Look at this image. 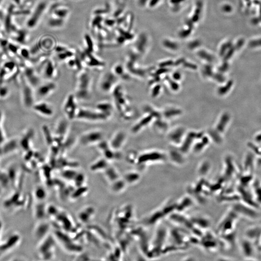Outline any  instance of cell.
Listing matches in <instances>:
<instances>
[{
  "label": "cell",
  "instance_id": "obj_15",
  "mask_svg": "<svg viewBox=\"0 0 261 261\" xmlns=\"http://www.w3.org/2000/svg\"><path fill=\"white\" fill-rule=\"evenodd\" d=\"M248 146L255 154L261 157V146L254 145L252 143H249Z\"/></svg>",
  "mask_w": 261,
  "mask_h": 261
},
{
  "label": "cell",
  "instance_id": "obj_9",
  "mask_svg": "<svg viewBox=\"0 0 261 261\" xmlns=\"http://www.w3.org/2000/svg\"><path fill=\"white\" fill-rule=\"evenodd\" d=\"M95 108L100 112L106 116L108 119L112 116L115 108L113 104L107 101H103L98 103Z\"/></svg>",
  "mask_w": 261,
  "mask_h": 261
},
{
  "label": "cell",
  "instance_id": "obj_3",
  "mask_svg": "<svg viewBox=\"0 0 261 261\" xmlns=\"http://www.w3.org/2000/svg\"><path fill=\"white\" fill-rule=\"evenodd\" d=\"M76 119L85 122H97L109 120L108 117L95 108L79 107Z\"/></svg>",
  "mask_w": 261,
  "mask_h": 261
},
{
  "label": "cell",
  "instance_id": "obj_11",
  "mask_svg": "<svg viewBox=\"0 0 261 261\" xmlns=\"http://www.w3.org/2000/svg\"><path fill=\"white\" fill-rule=\"evenodd\" d=\"M247 235L249 238L259 240V237H261V227L255 226L248 229L247 232Z\"/></svg>",
  "mask_w": 261,
  "mask_h": 261
},
{
  "label": "cell",
  "instance_id": "obj_6",
  "mask_svg": "<svg viewBox=\"0 0 261 261\" xmlns=\"http://www.w3.org/2000/svg\"><path fill=\"white\" fill-rule=\"evenodd\" d=\"M104 133L99 129H92L85 132L80 136L79 141L84 146L96 145L104 139Z\"/></svg>",
  "mask_w": 261,
  "mask_h": 261
},
{
  "label": "cell",
  "instance_id": "obj_7",
  "mask_svg": "<svg viewBox=\"0 0 261 261\" xmlns=\"http://www.w3.org/2000/svg\"><path fill=\"white\" fill-rule=\"evenodd\" d=\"M127 139V135L122 130H119L116 132L108 142L110 147L114 150H118L122 149Z\"/></svg>",
  "mask_w": 261,
  "mask_h": 261
},
{
  "label": "cell",
  "instance_id": "obj_4",
  "mask_svg": "<svg viewBox=\"0 0 261 261\" xmlns=\"http://www.w3.org/2000/svg\"><path fill=\"white\" fill-rule=\"evenodd\" d=\"M119 80L112 72L104 73L99 80V89L104 94H111L119 84Z\"/></svg>",
  "mask_w": 261,
  "mask_h": 261
},
{
  "label": "cell",
  "instance_id": "obj_16",
  "mask_svg": "<svg viewBox=\"0 0 261 261\" xmlns=\"http://www.w3.org/2000/svg\"><path fill=\"white\" fill-rule=\"evenodd\" d=\"M8 93V89L5 87L4 88L3 87V88H0V96H1L2 97H5V96L7 95Z\"/></svg>",
  "mask_w": 261,
  "mask_h": 261
},
{
  "label": "cell",
  "instance_id": "obj_8",
  "mask_svg": "<svg viewBox=\"0 0 261 261\" xmlns=\"http://www.w3.org/2000/svg\"><path fill=\"white\" fill-rule=\"evenodd\" d=\"M35 111L39 114L47 117H51L54 113L53 108L50 104L42 102L37 103L34 106Z\"/></svg>",
  "mask_w": 261,
  "mask_h": 261
},
{
  "label": "cell",
  "instance_id": "obj_18",
  "mask_svg": "<svg viewBox=\"0 0 261 261\" xmlns=\"http://www.w3.org/2000/svg\"><path fill=\"white\" fill-rule=\"evenodd\" d=\"M258 166H261V159H260V160H259L258 161Z\"/></svg>",
  "mask_w": 261,
  "mask_h": 261
},
{
  "label": "cell",
  "instance_id": "obj_10",
  "mask_svg": "<svg viewBox=\"0 0 261 261\" xmlns=\"http://www.w3.org/2000/svg\"><path fill=\"white\" fill-rule=\"evenodd\" d=\"M57 86L53 82H48L40 86L38 88L37 93L41 97H46L52 95L56 90Z\"/></svg>",
  "mask_w": 261,
  "mask_h": 261
},
{
  "label": "cell",
  "instance_id": "obj_2",
  "mask_svg": "<svg viewBox=\"0 0 261 261\" xmlns=\"http://www.w3.org/2000/svg\"><path fill=\"white\" fill-rule=\"evenodd\" d=\"M92 85V79L89 73L82 72L78 75L74 93L78 101H86L91 98Z\"/></svg>",
  "mask_w": 261,
  "mask_h": 261
},
{
  "label": "cell",
  "instance_id": "obj_1",
  "mask_svg": "<svg viewBox=\"0 0 261 261\" xmlns=\"http://www.w3.org/2000/svg\"><path fill=\"white\" fill-rule=\"evenodd\" d=\"M111 94L113 95L114 108L121 119L123 120H129L131 117L130 102L123 87L118 84Z\"/></svg>",
  "mask_w": 261,
  "mask_h": 261
},
{
  "label": "cell",
  "instance_id": "obj_14",
  "mask_svg": "<svg viewBox=\"0 0 261 261\" xmlns=\"http://www.w3.org/2000/svg\"><path fill=\"white\" fill-rule=\"evenodd\" d=\"M253 166V156L252 154H248L246 159L245 163V169L247 172L251 173Z\"/></svg>",
  "mask_w": 261,
  "mask_h": 261
},
{
  "label": "cell",
  "instance_id": "obj_12",
  "mask_svg": "<svg viewBox=\"0 0 261 261\" xmlns=\"http://www.w3.org/2000/svg\"><path fill=\"white\" fill-rule=\"evenodd\" d=\"M112 72L119 79H120L123 81L129 80V76H128L127 73L124 72V68L121 65L116 66L113 71Z\"/></svg>",
  "mask_w": 261,
  "mask_h": 261
},
{
  "label": "cell",
  "instance_id": "obj_13",
  "mask_svg": "<svg viewBox=\"0 0 261 261\" xmlns=\"http://www.w3.org/2000/svg\"><path fill=\"white\" fill-rule=\"evenodd\" d=\"M242 247L244 253L246 256H247V258H251V256H252L253 253V248L252 243L247 240L244 241L242 244Z\"/></svg>",
  "mask_w": 261,
  "mask_h": 261
},
{
  "label": "cell",
  "instance_id": "obj_17",
  "mask_svg": "<svg viewBox=\"0 0 261 261\" xmlns=\"http://www.w3.org/2000/svg\"><path fill=\"white\" fill-rule=\"evenodd\" d=\"M256 140L258 141V142H261V134H258L256 136Z\"/></svg>",
  "mask_w": 261,
  "mask_h": 261
},
{
  "label": "cell",
  "instance_id": "obj_5",
  "mask_svg": "<svg viewBox=\"0 0 261 261\" xmlns=\"http://www.w3.org/2000/svg\"><path fill=\"white\" fill-rule=\"evenodd\" d=\"M78 99L74 94L68 95L63 104V110L67 120L72 121L77 117L79 107Z\"/></svg>",
  "mask_w": 261,
  "mask_h": 261
}]
</instances>
